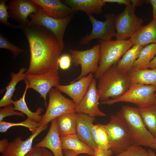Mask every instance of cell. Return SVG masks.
<instances>
[{
    "instance_id": "obj_1",
    "label": "cell",
    "mask_w": 156,
    "mask_h": 156,
    "mask_svg": "<svg viewBox=\"0 0 156 156\" xmlns=\"http://www.w3.org/2000/svg\"><path fill=\"white\" fill-rule=\"evenodd\" d=\"M30 52L29 64L25 74L34 75L58 71V60L63 49L55 35L45 27L28 20L19 23Z\"/></svg>"
},
{
    "instance_id": "obj_2",
    "label": "cell",
    "mask_w": 156,
    "mask_h": 156,
    "mask_svg": "<svg viewBox=\"0 0 156 156\" xmlns=\"http://www.w3.org/2000/svg\"><path fill=\"white\" fill-rule=\"evenodd\" d=\"M97 88L101 102L115 99L123 95L131 83L128 73L122 72L114 64L99 78Z\"/></svg>"
},
{
    "instance_id": "obj_3",
    "label": "cell",
    "mask_w": 156,
    "mask_h": 156,
    "mask_svg": "<svg viewBox=\"0 0 156 156\" xmlns=\"http://www.w3.org/2000/svg\"><path fill=\"white\" fill-rule=\"evenodd\" d=\"M116 116L127 128L133 145L149 147L155 142L156 139L146 127L138 108L122 106Z\"/></svg>"
},
{
    "instance_id": "obj_4",
    "label": "cell",
    "mask_w": 156,
    "mask_h": 156,
    "mask_svg": "<svg viewBox=\"0 0 156 156\" xmlns=\"http://www.w3.org/2000/svg\"><path fill=\"white\" fill-rule=\"evenodd\" d=\"M99 40V68L94 75L96 79H99L107 70L115 64L125 52L133 45L129 39Z\"/></svg>"
},
{
    "instance_id": "obj_5",
    "label": "cell",
    "mask_w": 156,
    "mask_h": 156,
    "mask_svg": "<svg viewBox=\"0 0 156 156\" xmlns=\"http://www.w3.org/2000/svg\"><path fill=\"white\" fill-rule=\"evenodd\" d=\"M156 91V86L131 83L129 89L121 96L100 103L111 105L120 102H127L136 105L138 108H144L156 104L155 96Z\"/></svg>"
},
{
    "instance_id": "obj_6",
    "label": "cell",
    "mask_w": 156,
    "mask_h": 156,
    "mask_svg": "<svg viewBox=\"0 0 156 156\" xmlns=\"http://www.w3.org/2000/svg\"><path fill=\"white\" fill-rule=\"evenodd\" d=\"M103 125L109 137V149L113 154L124 151L133 145L127 128L116 115H111L109 122Z\"/></svg>"
},
{
    "instance_id": "obj_7",
    "label": "cell",
    "mask_w": 156,
    "mask_h": 156,
    "mask_svg": "<svg viewBox=\"0 0 156 156\" xmlns=\"http://www.w3.org/2000/svg\"><path fill=\"white\" fill-rule=\"evenodd\" d=\"M135 7L130 3L126 6L123 12L116 15L114 25L116 40L130 38L143 26V19L135 14Z\"/></svg>"
},
{
    "instance_id": "obj_8",
    "label": "cell",
    "mask_w": 156,
    "mask_h": 156,
    "mask_svg": "<svg viewBox=\"0 0 156 156\" xmlns=\"http://www.w3.org/2000/svg\"><path fill=\"white\" fill-rule=\"evenodd\" d=\"M48 94L49 103L41 120L38 123L40 126L47 125L49 122L63 114L75 112L76 105L75 103L65 97L56 88H52Z\"/></svg>"
},
{
    "instance_id": "obj_9",
    "label": "cell",
    "mask_w": 156,
    "mask_h": 156,
    "mask_svg": "<svg viewBox=\"0 0 156 156\" xmlns=\"http://www.w3.org/2000/svg\"><path fill=\"white\" fill-rule=\"evenodd\" d=\"M100 47L99 44L94 46L90 49L84 51L70 50L74 65L77 66L80 65L81 68L80 74L70 83L90 73H95L97 72L99 68Z\"/></svg>"
},
{
    "instance_id": "obj_10",
    "label": "cell",
    "mask_w": 156,
    "mask_h": 156,
    "mask_svg": "<svg viewBox=\"0 0 156 156\" xmlns=\"http://www.w3.org/2000/svg\"><path fill=\"white\" fill-rule=\"evenodd\" d=\"M74 15V13L63 18H56L44 14L40 7L36 12L30 14L29 17L31 19V23L42 26L51 31L55 36L63 49L64 32Z\"/></svg>"
},
{
    "instance_id": "obj_11",
    "label": "cell",
    "mask_w": 156,
    "mask_h": 156,
    "mask_svg": "<svg viewBox=\"0 0 156 156\" xmlns=\"http://www.w3.org/2000/svg\"><path fill=\"white\" fill-rule=\"evenodd\" d=\"M116 15L114 14L105 15L106 20L101 21L94 18L92 15L88 16L92 26L90 33L83 37L80 41V45H88L93 40L99 39L106 41L111 40L115 37L116 33L114 22Z\"/></svg>"
},
{
    "instance_id": "obj_12",
    "label": "cell",
    "mask_w": 156,
    "mask_h": 156,
    "mask_svg": "<svg viewBox=\"0 0 156 156\" xmlns=\"http://www.w3.org/2000/svg\"><path fill=\"white\" fill-rule=\"evenodd\" d=\"M96 79H93L85 95L76 105L75 109L76 113H83L93 117L106 116L98 107L101 95L96 87Z\"/></svg>"
},
{
    "instance_id": "obj_13",
    "label": "cell",
    "mask_w": 156,
    "mask_h": 156,
    "mask_svg": "<svg viewBox=\"0 0 156 156\" xmlns=\"http://www.w3.org/2000/svg\"><path fill=\"white\" fill-rule=\"evenodd\" d=\"M26 79L29 83V88L38 92L44 100L47 107V97L53 87L60 84V79L58 71L38 75L26 74Z\"/></svg>"
},
{
    "instance_id": "obj_14",
    "label": "cell",
    "mask_w": 156,
    "mask_h": 156,
    "mask_svg": "<svg viewBox=\"0 0 156 156\" xmlns=\"http://www.w3.org/2000/svg\"><path fill=\"white\" fill-rule=\"evenodd\" d=\"M10 16L19 23L28 21V16L38 11L40 6L31 0H12L8 5Z\"/></svg>"
},
{
    "instance_id": "obj_15",
    "label": "cell",
    "mask_w": 156,
    "mask_h": 156,
    "mask_svg": "<svg viewBox=\"0 0 156 156\" xmlns=\"http://www.w3.org/2000/svg\"><path fill=\"white\" fill-rule=\"evenodd\" d=\"M94 77L93 73H90L70 84H59L55 87L60 92L69 96L77 105L86 93Z\"/></svg>"
},
{
    "instance_id": "obj_16",
    "label": "cell",
    "mask_w": 156,
    "mask_h": 156,
    "mask_svg": "<svg viewBox=\"0 0 156 156\" xmlns=\"http://www.w3.org/2000/svg\"><path fill=\"white\" fill-rule=\"evenodd\" d=\"M47 127V125L41 126L25 140H23L21 137L16 138L9 142L8 146L2 153L1 156H25L31 149L35 138Z\"/></svg>"
},
{
    "instance_id": "obj_17",
    "label": "cell",
    "mask_w": 156,
    "mask_h": 156,
    "mask_svg": "<svg viewBox=\"0 0 156 156\" xmlns=\"http://www.w3.org/2000/svg\"><path fill=\"white\" fill-rule=\"evenodd\" d=\"M31 1L40 7L44 14L55 18H63L74 13L75 12L59 0Z\"/></svg>"
},
{
    "instance_id": "obj_18",
    "label": "cell",
    "mask_w": 156,
    "mask_h": 156,
    "mask_svg": "<svg viewBox=\"0 0 156 156\" xmlns=\"http://www.w3.org/2000/svg\"><path fill=\"white\" fill-rule=\"evenodd\" d=\"M95 117L81 113H76V134L82 142L95 150L98 148L94 140L90 128Z\"/></svg>"
},
{
    "instance_id": "obj_19",
    "label": "cell",
    "mask_w": 156,
    "mask_h": 156,
    "mask_svg": "<svg viewBox=\"0 0 156 156\" xmlns=\"http://www.w3.org/2000/svg\"><path fill=\"white\" fill-rule=\"evenodd\" d=\"M51 122V125L47 135L35 146L49 149L54 156H64L57 129L56 118Z\"/></svg>"
},
{
    "instance_id": "obj_20",
    "label": "cell",
    "mask_w": 156,
    "mask_h": 156,
    "mask_svg": "<svg viewBox=\"0 0 156 156\" xmlns=\"http://www.w3.org/2000/svg\"><path fill=\"white\" fill-rule=\"evenodd\" d=\"M133 45L144 47L156 43V19H153L147 25L143 26L129 39Z\"/></svg>"
},
{
    "instance_id": "obj_21",
    "label": "cell",
    "mask_w": 156,
    "mask_h": 156,
    "mask_svg": "<svg viewBox=\"0 0 156 156\" xmlns=\"http://www.w3.org/2000/svg\"><path fill=\"white\" fill-rule=\"evenodd\" d=\"M62 2L74 11H83L88 16L101 14L106 3L103 0H65Z\"/></svg>"
},
{
    "instance_id": "obj_22",
    "label": "cell",
    "mask_w": 156,
    "mask_h": 156,
    "mask_svg": "<svg viewBox=\"0 0 156 156\" xmlns=\"http://www.w3.org/2000/svg\"><path fill=\"white\" fill-rule=\"evenodd\" d=\"M63 150L72 151L79 154H86L92 156L94 150L80 140L76 134L60 138Z\"/></svg>"
},
{
    "instance_id": "obj_23",
    "label": "cell",
    "mask_w": 156,
    "mask_h": 156,
    "mask_svg": "<svg viewBox=\"0 0 156 156\" xmlns=\"http://www.w3.org/2000/svg\"><path fill=\"white\" fill-rule=\"evenodd\" d=\"M26 71L25 68H22L17 73L12 72L11 73V80L5 88L6 92L0 101V107L13 104L14 101L12 98L15 91L16 87L19 81L25 79Z\"/></svg>"
},
{
    "instance_id": "obj_24",
    "label": "cell",
    "mask_w": 156,
    "mask_h": 156,
    "mask_svg": "<svg viewBox=\"0 0 156 156\" xmlns=\"http://www.w3.org/2000/svg\"><path fill=\"white\" fill-rule=\"evenodd\" d=\"M128 73L131 83L156 86V68L141 69L133 67Z\"/></svg>"
},
{
    "instance_id": "obj_25",
    "label": "cell",
    "mask_w": 156,
    "mask_h": 156,
    "mask_svg": "<svg viewBox=\"0 0 156 156\" xmlns=\"http://www.w3.org/2000/svg\"><path fill=\"white\" fill-rule=\"evenodd\" d=\"M76 112L66 113L56 118L60 138L76 134Z\"/></svg>"
},
{
    "instance_id": "obj_26",
    "label": "cell",
    "mask_w": 156,
    "mask_h": 156,
    "mask_svg": "<svg viewBox=\"0 0 156 156\" xmlns=\"http://www.w3.org/2000/svg\"><path fill=\"white\" fill-rule=\"evenodd\" d=\"M143 47L138 45H133L126 51L115 64L118 69L125 73L130 71L133 68Z\"/></svg>"
},
{
    "instance_id": "obj_27",
    "label": "cell",
    "mask_w": 156,
    "mask_h": 156,
    "mask_svg": "<svg viewBox=\"0 0 156 156\" xmlns=\"http://www.w3.org/2000/svg\"><path fill=\"white\" fill-rule=\"evenodd\" d=\"M25 83V90L22 96L18 100L14 101L13 104L15 110L18 111L26 115L27 118L39 123L42 120V115H40L42 108L38 107L35 112L31 111L27 105L25 101V97L28 89L29 88V83L25 79L24 80Z\"/></svg>"
},
{
    "instance_id": "obj_28",
    "label": "cell",
    "mask_w": 156,
    "mask_h": 156,
    "mask_svg": "<svg viewBox=\"0 0 156 156\" xmlns=\"http://www.w3.org/2000/svg\"><path fill=\"white\" fill-rule=\"evenodd\" d=\"M138 108L146 127L156 138V104L144 108Z\"/></svg>"
},
{
    "instance_id": "obj_29",
    "label": "cell",
    "mask_w": 156,
    "mask_h": 156,
    "mask_svg": "<svg viewBox=\"0 0 156 156\" xmlns=\"http://www.w3.org/2000/svg\"><path fill=\"white\" fill-rule=\"evenodd\" d=\"M156 55V43H151L144 46L133 67L141 69L148 68L150 62Z\"/></svg>"
},
{
    "instance_id": "obj_30",
    "label": "cell",
    "mask_w": 156,
    "mask_h": 156,
    "mask_svg": "<svg viewBox=\"0 0 156 156\" xmlns=\"http://www.w3.org/2000/svg\"><path fill=\"white\" fill-rule=\"evenodd\" d=\"M15 126H23L27 128L31 132L35 133L40 126L39 123L29 118L17 123H14L2 121L0 122V132H5L10 127Z\"/></svg>"
},
{
    "instance_id": "obj_31",
    "label": "cell",
    "mask_w": 156,
    "mask_h": 156,
    "mask_svg": "<svg viewBox=\"0 0 156 156\" xmlns=\"http://www.w3.org/2000/svg\"><path fill=\"white\" fill-rule=\"evenodd\" d=\"M0 48L9 50L12 54L14 59L24 51L23 49L11 42L1 34H0Z\"/></svg>"
},
{
    "instance_id": "obj_32",
    "label": "cell",
    "mask_w": 156,
    "mask_h": 156,
    "mask_svg": "<svg viewBox=\"0 0 156 156\" xmlns=\"http://www.w3.org/2000/svg\"><path fill=\"white\" fill-rule=\"evenodd\" d=\"M6 0L0 1V21L5 26L13 28H19L18 25H15L8 22L10 17L8 5L6 4Z\"/></svg>"
},
{
    "instance_id": "obj_33",
    "label": "cell",
    "mask_w": 156,
    "mask_h": 156,
    "mask_svg": "<svg viewBox=\"0 0 156 156\" xmlns=\"http://www.w3.org/2000/svg\"><path fill=\"white\" fill-rule=\"evenodd\" d=\"M116 156H149L148 151L140 146L133 145Z\"/></svg>"
},
{
    "instance_id": "obj_34",
    "label": "cell",
    "mask_w": 156,
    "mask_h": 156,
    "mask_svg": "<svg viewBox=\"0 0 156 156\" xmlns=\"http://www.w3.org/2000/svg\"><path fill=\"white\" fill-rule=\"evenodd\" d=\"M96 125L97 134L102 149H109V137L103 125L97 124Z\"/></svg>"
},
{
    "instance_id": "obj_35",
    "label": "cell",
    "mask_w": 156,
    "mask_h": 156,
    "mask_svg": "<svg viewBox=\"0 0 156 156\" xmlns=\"http://www.w3.org/2000/svg\"><path fill=\"white\" fill-rule=\"evenodd\" d=\"M11 116H25L24 114L22 112L16 111L13 104L8 105L0 109V122L3 121L5 117Z\"/></svg>"
},
{
    "instance_id": "obj_36",
    "label": "cell",
    "mask_w": 156,
    "mask_h": 156,
    "mask_svg": "<svg viewBox=\"0 0 156 156\" xmlns=\"http://www.w3.org/2000/svg\"><path fill=\"white\" fill-rule=\"evenodd\" d=\"M71 62V58L69 55L64 54L60 57L58 60V64L60 68L66 70L69 68Z\"/></svg>"
},
{
    "instance_id": "obj_37",
    "label": "cell",
    "mask_w": 156,
    "mask_h": 156,
    "mask_svg": "<svg viewBox=\"0 0 156 156\" xmlns=\"http://www.w3.org/2000/svg\"><path fill=\"white\" fill-rule=\"evenodd\" d=\"M41 150L42 156H53L52 153L45 148H41ZM63 151L64 156H77L78 155L77 153L68 150L63 149Z\"/></svg>"
},
{
    "instance_id": "obj_38",
    "label": "cell",
    "mask_w": 156,
    "mask_h": 156,
    "mask_svg": "<svg viewBox=\"0 0 156 156\" xmlns=\"http://www.w3.org/2000/svg\"><path fill=\"white\" fill-rule=\"evenodd\" d=\"M90 128L93 138L97 145L98 148L102 149V146L100 143L97 134L96 125L92 123L90 126Z\"/></svg>"
},
{
    "instance_id": "obj_39",
    "label": "cell",
    "mask_w": 156,
    "mask_h": 156,
    "mask_svg": "<svg viewBox=\"0 0 156 156\" xmlns=\"http://www.w3.org/2000/svg\"><path fill=\"white\" fill-rule=\"evenodd\" d=\"M113 154L109 149H101L98 148L94 150V153L92 156H111Z\"/></svg>"
},
{
    "instance_id": "obj_40",
    "label": "cell",
    "mask_w": 156,
    "mask_h": 156,
    "mask_svg": "<svg viewBox=\"0 0 156 156\" xmlns=\"http://www.w3.org/2000/svg\"><path fill=\"white\" fill-rule=\"evenodd\" d=\"M25 156H42L41 148L32 146L31 150Z\"/></svg>"
},
{
    "instance_id": "obj_41",
    "label": "cell",
    "mask_w": 156,
    "mask_h": 156,
    "mask_svg": "<svg viewBox=\"0 0 156 156\" xmlns=\"http://www.w3.org/2000/svg\"><path fill=\"white\" fill-rule=\"evenodd\" d=\"M146 3L150 4L152 8V16L153 18L156 19V0H144Z\"/></svg>"
},
{
    "instance_id": "obj_42",
    "label": "cell",
    "mask_w": 156,
    "mask_h": 156,
    "mask_svg": "<svg viewBox=\"0 0 156 156\" xmlns=\"http://www.w3.org/2000/svg\"><path fill=\"white\" fill-rule=\"evenodd\" d=\"M9 142L7 138L3 139L0 141V152L2 153L7 149Z\"/></svg>"
},
{
    "instance_id": "obj_43",
    "label": "cell",
    "mask_w": 156,
    "mask_h": 156,
    "mask_svg": "<svg viewBox=\"0 0 156 156\" xmlns=\"http://www.w3.org/2000/svg\"><path fill=\"white\" fill-rule=\"evenodd\" d=\"M106 3H116L119 4H125L126 6L131 3L130 0H103Z\"/></svg>"
},
{
    "instance_id": "obj_44",
    "label": "cell",
    "mask_w": 156,
    "mask_h": 156,
    "mask_svg": "<svg viewBox=\"0 0 156 156\" xmlns=\"http://www.w3.org/2000/svg\"><path fill=\"white\" fill-rule=\"evenodd\" d=\"M144 2V0H131V3L135 7L142 5Z\"/></svg>"
},
{
    "instance_id": "obj_45",
    "label": "cell",
    "mask_w": 156,
    "mask_h": 156,
    "mask_svg": "<svg viewBox=\"0 0 156 156\" xmlns=\"http://www.w3.org/2000/svg\"><path fill=\"white\" fill-rule=\"evenodd\" d=\"M149 68L151 69L156 68V55L150 62L148 66V68Z\"/></svg>"
},
{
    "instance_id": "obj_46",
    "label": "cell",
    "mask_w": 156,
    "mask_h": 156,
    "mask_svg": "<svg viewBox=\"0 0 156 156\" xmlns=\"http://www.w3.org/2000/svg\"><path fill=\"white\" fill-rule=\"evenodd\" d=\"M149 156H156V154L155 152L151 149L148 151Z\"/></svg>"
},
{
    "instance_id": "obj_47",
    "label": "cell",
    "mask_w": 156,
    "mask_h": 156,
    "mask_svg": "<svg viewBox=\"0 0 156 156\" xmlns=\"http://www.w3.org/2000/svg\"><path fill=\"white\" fill-rule=\"evenodd\" d=\"M155 141L149 147H150L153 149L156 150V138Z\"/></svg>"
},
{
    "instance_id": "obj_48",
    "label": "cell",
    "mask_w": 156,
    "mask_h": 156,
    "mask_svg": "<svg viewBox=\"0 0 156 156\" xmlns=\"http://www.w3.org/2000/svg\"><path fill=\"white\" fill-rule=\"evenodd\" d=\"M155 97L156 104V91L155 92Z\"/></svg>"
}]
</instances>
